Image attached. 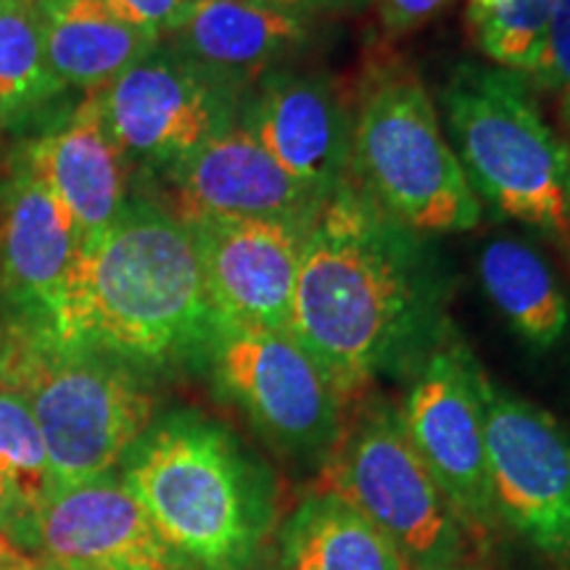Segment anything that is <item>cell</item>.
Returning <instances> with one entry per match:
<instances>
[{
    "label": "cell",
    "mask_w": 570,
    "mask_h": 570,
    "mask_svg": "<svg viewBox=\"0 0 570 570\" xmlns=\"http://www.w3.org/2000/svg\"><path fill=\"white\" fill-rule=\"evenodd\" d=\"M441 298L423 235L377 209L346 175L306 233L288 333L348 402L431 346L446 325Z\"/></svg>",
    "instance_id": "obj_1"
},
{
    "label": "cell",
    "mask_w": 570,
    "mask_h": 570,
    "mask_svg": "<svg viewBox=\"0 0 570 570\" xmlns=\"http://www.w3.org/2000/svg\"><path fill=\"white\" fill-rule=\"evenodd\" d=\"M214 331L194 235L173 212L135 202L82 240L42 336L130 367H164L206 352Z\"/></svg>",
    "instance_id": "obj_2"
},
{
    "label": "cell",
    "mask_w": 570,
    "mask_h": 570,
    "mask_svg": "<svg viewBox=\"0 0 570 570\" xmlns=\"http://www.w3.org/2000/svg\"><path fill=\"white\" fill-rule=\"evenodd\" d=\"M122 481L175 560L198 570H246L275 529L273 473L198 412L151 423L127 452Z\"/></svg>",
    "instance_id": "obj_3"
},
{
    "label": "cell",
    "mask_w": 570,
    "mask_h": 570,
    "mask_svg": "<svg viewBox=\"0 0 570 570\" xmlns=\"http://www.w3.org/2000/svg\"><path fill=\"white\" fill-rule=\"evenodd\" d=\"M446 140L479 204L570 244V148L518 71L462 61L439 92Z\"/></svg>",
    "instance_id": "obj_4"
},
{
    "label": "cell",
    "mask_w": 570,
    "mask_h": 570,
    "mask_svg": "<svg viewBox=\"0 0 570 570\" xmlns=\"http://www.w3.org/2000/svg\"><path fill=\"white\" fill-rule=\"evenodd\" d=\"M346 175L377 209L417 235L468 233L481 223V204L436 104L410 69H381L362 92Z\"/></svg>",
    "instance_id": "obj_5"
},
{
    "label": "cell",
    "mask_w": 570,
    "mask_h": 570,
    "mask_svg": "<svg viewBox=\"0 0 570 570\" xmlns=\"http://www.w3.org/2000/svg\"><path fill=\"white\" fill-rule=\"evenodd\" d=\"M0 383L30 404L56 487L111 473L154 423L156 399L130 365L46 336L0 360Z\"/></svg>",
    "instance_id": "obj_6"
},
{
    "label": "cell",
    "mask_w": 570,
    "mask_h": 570,
    "mask_svg": "<svg viewBox=\"0 0 570 570\" xmlns=\"http://www.w3.org/2000/svg\"><path fill=\"white\" fill-rule=\"evenodd\" d=\"M323 489L362 512L407 566H460L470 539L391 402L362 404L320 465Z\"/></svg>",
    "instance_id": "obj_7"
},
{
    "label": "cell",
    "mask_w": 570,
    "mask_h": 570,
    "mask_svg": "<svg viewBox=\"0 0 570 570\" xmlns=\"http://www.w3.org/2000/svg\"><path fill=\"white\" fill-rule=\"evenodd\" d=\"M481 381L483 370L475 356L444 325L412 362V381L399 415L468 539L489 544L499 520L491 494Z\"/></svg>",
    "instance_id": "obj_8"
},
{
    "label": "cell",
    "mask_w": 570,
    "mask_h": 570,
    "mask_svg": "<svg viewBox=\"0 0 570 570\" xmlns=\"http://www.w3.org/2000/svg\"><path fill=\"white\" fill-rule=\"evenodd\" d=\"M214 381L283 458L323 465L344 428V402L288 331L217 327Z\"/></svg>",
    "instance_id": "obj_9"
},
{
    "label": "cell",
    "mask_w": 570,
    "mask_h": 570,
    "mask_svg": "<svg viewBox=\"0 0 570 570\" xmlns=\"http://www.w3.org/2000/svg\"><path fill=\"white\" fill-rule=\"evenodd\" d=\"M481 394L499 525L570 570V431L487 373Z\"/></svg>",
    "instance_id": "obj_10"
},
{
    "label": "cell",
    "mask_w": 570,
    "mask_h": 570,
    "mask_svg": "<svg viewBox=\"0 0 570 570\" xmlns=\"http://www.w3.org/2000/svg\"><path fill=\"white\" fill-rule=\"evenodd\" d=\"M238 98L161 42L101 90L106 122L125 159L156 167L185 159L233 127Z\"/></svg>",
    "instance_id": "obj_11"
},
{
    "label": "cell",
    "mask_w": 570,
    "mask_h": 570,
    "mask_svg": "<svg viewBox=\"0 0 570 570\" xmlns=\"http://www.w3.org/2000/svg\"><path fill=\"white\" fill-rule=\"evenodd\" d=\"M194 235L217 327L288 331L306 233L285 219L196 217Z\"/></svg>",
    "instance_id": "obj_12"
},
{
    "label": "cell",
    "mask_w": 570,
    "mask_h": 570,
    "mask_svg": "<svg viewBox=\"0 0 570 570\" xmlns=\"http://www.w3.org/2000/svg\"><path fill=\"white\" fill-rule=\"evenodd\" d=\"M35 544L51 570H175L151 518L122 479L56 487L35 518Z\"/></svg>",
    "instance_id": "obj_13"
},
{
    "label": "cell",
    "mask_w": 570,
    "mask_h": 570,
    "mask_svg": "<svg viewBox=\"0 0 570 570\" xmlns=\"http://www.w3.org/2000/svg\"><path fill=\"white\" fill-rule=\"evenodd\" d=\"M240 127L291 177L327 198L348 173L352 119L323 75L273 69L240 109Z\"/></svg>",
    "instance_id": "obj_14"
},
{
    "label": "cell",
    "mask_w": 570,
    "mask_h": 570,
    "mask_svg": "<svg viewBox=\"0 0 570 570\" xmlns=\"http://www.w3.org/2000/svg\"><path fill=\"white\" fill-rule=\"evenodd\" d=\"M175 217H248L312 225L325 198L269 156L240 125L214 135L185 159L169 164Z\"/></svg>",
    "instance_id": "obj_15"
},
{
    "label": "cell",
    "mask_w": 570,
    "mask_h": 570,
    "mask_svg": "<svg viewBox=\"0 0 570 570\" xmlns=\"http://www.w3.org/2000/svg\"><path fill=\"white\" fill-rule=\"evenodd\" d=\"M306 38L309 17L254 0H194L169 32L177 56L238 96Z\"/></svg>",
    "instance_id": "obj_16"
},
{
    "label": "cell",
    "mask_w": 570,
    "mask_h": 570,
    "mask_svg": "<svg viewBox=\"0 0 570 570\" xmlns=\"http://www.w3.org/2000/svg\"><path fill=\"white\" fill-rule=\"evenodd\" d=\"M24 164L69 212L80 240L106 230L127 206V159L106 122L101 90L42 135Z\"/></svg>",
    "instance_id": "obj_17"
},
{
    "label": "cell",
    "mask_w": 570,
    "mask_h": 570,
    "mask_svg": "<svg viewBox=\"0 0 570 570\" xmlns=\"http://www.w3.org/2000/svg\"><path fill=\"white\" fill-rule=\"evenodd\" d=\"M80 244L69 212L21 164L0 202V294L48 320Z\"/></svg>",
    "instance_id": "obj_18"
},
{
    "label": "cell",
    "mask_w": 570,
    "mask_h": 570,
    "mask_svg": "<svg viewBox=\"0 0 570 570\" xmlns=\"http://www.w3.org/2000/svg\"><path fill=\"white\" fill-rule=\"evenodd\" d=\"M35 9L48 69L61 88H109L161 42L119 19L104 0H35Z\"/></svg>",
    "instance_id": "obj_19"
},
{
    "label": "cell",
    "mask_w": 570,
    "mask_h": 570,
    "mask_svg": "<svg viewBox=\"0 0 570 570\" xmlns=\"http://www.w3.org/2000/svg\"><path fill=\"white\" fill-rule=\"evenodd\" d=\"M283 570H404L370 520L331 491L306 494L281 529Z\"/></svg>",
    "instance_id": "obj_20"
},
{
    "label": "cell",
    "mask_w": 570,
    "mask_h": 570,
    "mask_svg": "<svg viewBox=\"0 0 570 570\" xmlns=\"http://www.w3.org/2000/svg\"><path fill=\"white\" fill-rule=\"evenodd\" d=\"M483 294L531 348L558 346L570 325V302L537 248L512 238L489 240L479 256Z\"/></svg>",
    "instance_id": "obj_21"
},
{
    "label": "cell",
    "mask_w": 570,
    "mask_h": 570,
    "mask_svg": "<svg viewBox=\"0 0 570 570\" xmlns=\"http://www.w3.org/2000/svg\"><path fill=\"white\" fill-rule=\"evenodd\" d=\"M56 489L30 404L0 383V531L32 541L35 518Z\"/></svg>",
    "instance_id": "obj_22"
},
{
    "label": "cell",
    "mask_w": 570,
    "mask_h": 570,
    "mask_svg": "<svg viewBox=\"0 0 570 570\" xmlns=\"http://www.w3.org/2000/svg\"><path fill=\"white\" fill-rule=\"evenodd\" d=\"M61 90L48 69L35 0H0V125L24 117Z\"/></svg>",
    "instance_id": "obj_23"
},
{
    "label": "cell",
    "mask_w": 570,
    "mask_h": 570,
    "mask_svg": "<svg viewBox=\"0 0 570 570\" xmlns=\"http://www.w3.org/2000/svg\"><path fill=\"white\" fill-rule=\"evenodd\" d=\"M560 0H468L475 46L499 69L529 77Z\"/></svg>",
    "instance_id": "obj_24"
},
{
    "label": "cell",
    "mask_w": 570,
    "mask_h": 570,
    "mask_svg": "<svg viewBox=\"0 0 570 570\" xmlns=\"http://www.w3.org/2000/svg\"><path fill=\"white\" fill-rule=\"evenodd\" d=\"M529 77L544 90L560 96L570 92V0H560L554 9L539 61Z\"/></svg>",
    "instance_id": "obj_25"
},
{
    "label": "cell",
    "mask_w": 570,
    "mask_h": 570,
    "mask_svg": "<svg viewBox=\"0 0 570 570\" xmlns=\"http://www.w3.org/2000/svg\"><path fill=\"white\" fill-rule=\"evenodd\" d=\"M127 24L164 38L180 24L194 0H104Z\"/></svg>",
    "instance_id": "obj_26"
},
{
    "label": "cell",
    "mask_w": 570,
    "mask_h": 570,
    "mask_svg": "<svg viewBox=\"0 0 570 570\" xmlns=\"http://www.w3.org/2000/svg\"><path fill=\"white\" fill-rule=\"evenodd\" d=\"M373 3L383 30L389 35H404L436 17L452 0H373Z\"/></svg>",
    "instance_id": "obj_27"
},
{
    "label": "cell",
    "mask_w": 570,
    "mask_h": 570,
    "mask_svg": "<svg viewBox=\"0 0 570 570\" xmlns=\"http://www.w3.org/2000/svg\"><path fill=\"white\" fill-rule=\"evenodd\" d=\"M0 570H42V562L19 550L17 541L0 531Z\"/></svg>",
    "instance_id": "obj_28"
},
{
    "label": "cell",
    "mask_w": 570,
    "mask_h": 570,
    "mask_svg": "<svg viewBox=\"0 0 570 570\" xmlns=\"http://www.w3.org/2000/svg\"><path fill=\"white\" fill-rule=\"evenodd\" d=\"M254 3L275 6V9L304 13V17H312V13H317V11L333 9V0H254Z\"/></svg>",
    "instance_id": "obj_29"
},
{
    "label": "cell",
    "mask_w": 570,
    "mask_h": 570,
    "mask_svg": "<svg viewBox=\"0 0 570 570\" xmlns=\"http://www.w3.org/2000/svg\"><path fill=\"white\" fill-rule=\"evenodd\" d=\"M560 114H562V125H566V130L570 135V92L560 96Z\"/></svg>",
    "instance_id": "obj_30"
},
{
    "label": "cell",
    "mask_w": 570,
    "mask_h": 570,
    "mask_svg": "<svg viewBox=\"0 0 570 570\" xmlns=\"http://www.w3.org/2000/svg\"><path fill=\"white\" fill-rule=\"evenodd\" d=\"M373 3V0H333V9H362V6Z\"/></svg>",
    "instance_id": "obj_31"
},
{
    "label": "cell",
    "mask_w": 570,
    "mask_h": 570,
    "mask_svg": "<svg viewBox=\"0 0 570 570\" xmlns=\"http://www.w3.org/2000/svg\"><path fill=\"white\" fill-rule=\"evenodd\" d=\"M404 570H475V568H462V566H407V562H404Z\"/></svg>",
    "instance_id": "obj_32"
}]
</instances>
